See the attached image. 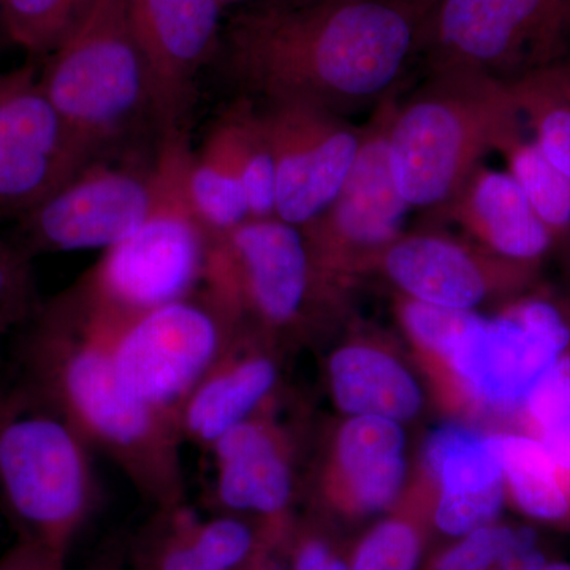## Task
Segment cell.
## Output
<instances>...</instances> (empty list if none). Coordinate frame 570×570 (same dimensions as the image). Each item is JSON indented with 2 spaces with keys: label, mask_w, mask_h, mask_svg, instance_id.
I'll use <instances>...</instances> for the list:
<instances>
[{
  "label": "cell",
  "mask_w": 570,
  "mask_h": 570,
  "mask_svg": "<svg viewBox=\"0 0 570 570\" xmlns=\"http://www.w3.org/2000/svg\"><path fill=\"white\" fill-rule=\"evenodd\" d=\"M407 438L403 423L374 415L347 417L337 430L326 485L352 508H390L406 483Z\"/></svg>",
  "instance_id": "obj_20"
},
{
  "label": "cell",
  "mask_w": 570,
  "mask_h": 570,
  "mask_svg": "<svg viewBox=\"0 0 570 570\" xmlns=\"http://www.w3.org/2000/svg\"><path fill=\"white\" fill-rule=\"evenodd\" d=\"M482 570H494V569H493V568H491V569H482Z\"/></svg>",
  "instance_id": "obj_46"
},
{
  "label": "cell",
  "mask_w": 570,
  "mask_h": 570,
  "mask_svg": "<svg viewBox=\"0 0 570 570\" xmlns=\"http://www.w3.org/2000/svg\"><path fill=\"white\" fill-rule=\"evenodd\" d=\"M154 171L91 160L21 217L26 250L73 253L118 245L154 204Z\"/></svg>",
  "instance_id": "obj_13"
},
{
  "label": "cell",
  "mask_w": 570,
  "mask_h": 570,
  "mask_svg": "<svg viewBox=\"0 0 570 570\" xmlns=\"http://www.w3.org/2000/svg\"><path fill=\"white\" fill-rule=\"evenodd\" d=\"M534 546L535 532L531 528L513 530L491 523L463 535L455 547L442 554L436 570L491 569L513 551Z\"/></svg>",
  "instance_id": "obj_34"
},
{
  "label": "cell",
  "mask_w": 570,
  "mask_h": 570,
  "mask_svg": "<svg viewBox=\"0 0 570 570\" xmlns=\"http://www.w3.org/2000/svg\"><path fill=\"white\" fill-rule=\"evenodd\" d=\"M420 558L417 531L401 520L377 524L360 543L351 570H415Z\"/></svg>",
  "instance_id": "obj_35"
},
{
  "label": "cell",
  "mask_w": 570,
  "mask_h": 570,
  "mask_svg": "<svg viewBox=\"0 0 570 570\" xmlns=\"http://www.w3.org/2000/svg\"><path fill=\"white\" fill-rule=\"evenodd\" d=\"M395 99L393 92L374 108L346 183L328 208L302 228L317 272L337 292L356 272L376 266L381 254L404 234L411 206L397 189L389 156Z\"/></svg>",
  "instance_id": "obj_10"
},
{
  "label": "cell",
  "mask_w": 570,
  "mask_h": 570,
  "mask_svg": "<svg viewBox=\"0 0 570 570\" xmlns=\"http://www.w3.org/2000/svg\"><path fill=\"white\" fill-rule=\"evenodd\" d=\"M269 2L302 3V2H309V0H269Z\"/></svg>",
  "instance_id": "obj_43"
},
{
  "label": "cell",
  "mask_w": 570,
  "mask_h": 570,
  "mask_svg": "<svg viewBox=\"0 0 570 570\" xmlns=\"http://www.w3.org/2000/svg\"><path fill=\"white\" fill-rule=\"evenodd\" d=\"M543 570H570V564H564V562H554V564H547V568Z\"/></svg>",
  "instance_id": "obj_42"
},
{
  "label": "cell",
  "mask_w": 570,
  "mask_h": 570,
  "mask_svg": "<svg viewBox=\"0 0 570 570\" xmlns=\"http://www.w3.org/2000/svg\"><path fill=\"white\" fill-rule=\"evenodd\" d=\"M190 157L184 130L163 132L153 163L151 212L71 285L88 305L119 324L186 298L200 287L212 236L187 195Z\"/></svg>",
  "instance_id": "obj_5"
},
{
  "label": "cell",
  "mask_w": 570,
  "mask_h": 570,
  "mask_svg": "<svg viewBox=\"0 0 570 570\" xmlns=\"http://www.w3.org/2000/svg\"><path fill=\"white\" fill-rule=\"evenodd\" d=\"M92 0H0L7 37L33 56H50L81 20Z\"/></svg>",
  "instance_id": "obj_28"
},
{
  "label": "cell",
  "mask_w": 570,
  "mask_h": 570,
  "mask_svg": "<svg viewBox=\"0 0 570 570\" xmlns=\"http://www.w3.org/2000/svg\"><path fill=\"white\" fill-rule=\"evenodd\" d=\"M508 163V171L530 202L554 243L570 238V181L547 159L523 130L512 135L498 149Z\"/></svg>",
  "instance_id": "obj_27"
},
{
  "label": "cell",
  "mask_w": 570,
  "mask_h": 570,
  "mask_svg": "<svg viewBox=\"0 0 570 570\" xmlns=\"http://www.w3.org/2000/svg\"><path fill=\"white\" fill-rule=\"evenodd\" d=\"M508 490L489 491L480 494H439L434 521L439 530L449 535H463L493 523L502 505Z\"/></svg>",
  "instance_id": "obj_36"
},
{
  "label": "cell",
  "mask_w": 570,
  "mask_h": 570,
  "mask_svg": "<svg viewBox=\"0 0 570 570\" xmlns=\"http://www.w3.org/2000/svg\"><path fill=\"white\" fill-rule=\"evenodd\" d=\"M438 0H261L236 14L225 59L266 104L313 105L346 118L395 92Z\"/></svg>",
  "instance_id": "obj_1"
},
{
  "label": "cell",
  "mask_w": 570,
  "mask_h": 570,
  "mask_svg": "<svg viewBox=\"0 0 570 570\" xmlns=\"http://www.w3.org/2000/svg\"><path fill=\"white\" fill-rule=\"evenodd\" d=\"M236 332L197 288L116 330L111 358L130 395L178 428L187 396L230 346Z\"/></svg>",
  "instance_id": "obj_9"
},
{
  "label": "cell",
  "mask_w": 570,
  "mask_h": 570,
  "mask_svg": "<svg viewBox=\"0 0 570 570\" xmlns=\"http://www.w3.org/2000/svg\"><path fill=\"white\" fill-rule=\"evenodd\" d=\"M186 184L190 205L212 238L249 219L238 171L217 124L200 151L193 153Z\"/></svg>",
  "instance_id": "obj_25"
},
{
  "label": "cell",
  "mask_w": 570,
  "mask_h": 570,
  "mask_svg": "<svg viewBox=\"0 0 570 570\" xmlns=\"http://www.w3.org/2000/svg\"><path fill=\"white\" fill-rule=\"evenodd\" d=\"M568 243H569V245H570V238L568 239Z\"/></svg>",
  "instance_id": "obj_47"
},
{
  "label": "cell",
  "mask_w": 570,
  "mask_h": 570,
  "mask_svg": "<svg viewBox=\"0 0 570 570\" xmlns=\"http://www.w3.org/2000/svg\"><path fill=\"white\" fill-rule=\"evenodd\" d=\"M523 130L509 81L468 67H431L406 99H395L389 156L411 208L438 212L483 157Z\"/></svg>",
  "instance_id": "obj_3"
},
{
  "label": "cell",
  "mask_w": 570,
  "mask_h": 570,
  "mask_svg": "<svg viewBox=\"0 0 570 570\" xmlns=\"http://www.w3.org/2000/svg\"><path fill=\"white\" fill-rule=\"evenodd\" d=\"M292 570H351L333 553L328 543L318 538H306L295 550Z\"/></svg>",
  "instance_id": "obj_38"
},
{
  "label": "cell",
  "mask_w": 570,
  "mask_h": 570,
  "mask_svg": "<svg viewBox=\"0 0 570 570\" xmlns=\"http://www.w3.org/2000/svg\"><path fill=\"white\" fill-rule=\"evenodd\" d=\"M273 403L214 442V498L223 512L277 527L295 497L291 441L277 425Z\"/></svg>",
  "instance_id": "obj_17"
},
{
  "label": "cell",
  "mask_w": 570,
  "mask_h": 570,
  "mask_svg": "<svg viewBox=\"0 0 570 570\" xmlns=\"http://www.w3.org/2000/svg\"><path fill=\"white\" fill-rule=\"evenodd\" d=\"M336 407L347 417L374 415L409 422L423 407L417 379L384 348L365 343L337 347L326 363Z\"/></svg>",
  "instance_id": "obj_21"
},
{
  "label": "cell",
  "mask_w": 570,
  "mask_h": 570,
  "mask_svg": "<svg viewBox=\"0 0 570 570\" xmlns=\"http://www.w3.org/2000/svg\"><path fill=\"white\" fill-rule=\"evenodd\" d=\"M92 159L32 67L0 73V219H21Z\"/></svg>",
  "instance_id": "obj_11"
},
{
  "label": "cell",
  "mask_w": 570,
  "mask_h": 570,
  "mask_svg": "<svg viewBox=\"0 0 570 570\" xmlns=\"http://www.w3.org/2000/svg\"><path fill=\"white\" fill-rule=\"evenodd\" d=\"M220 3L223 9H227V7L239 6V3H250V2H261V0H217Z\"/></svg>",
  "instance_id": "obj_41"
},
{
  "label": "cell",
  "mask_w": 570,
  "mask_h": 570,
  "mask_svg": "<svg viewBox=\"0 0 570 570\" xmlns=\"http://www.w3.org/2000/svg\"><path fill=\"white\" fill-rule=\"evenodd\" d=\"M129 562V540L111 538L97 551L86 570H124Z\"/></svg>",
  "instance_id": "obj_39"
},
{
  "label": "cell",
  "mask_w": 570,
  "mask_h": 570,
  "mask_svg": "<svg viewBox=\"0 0 570 570\" xmlns=\"http://www.w3.org/2000/svg\"><path fill=\"white\" fill-rule=\"evenodd\" d=\"M423 463L439 494H480L505 489L497 434L445 423L428 436Z\"/></svg>",
  "instance_id": "obj_22"
},
{
  "label": "cell",
  "mask_w": 570,
  "mask_h": 570,
  "mask_svg": "<svg viewBox=\"0 0 570 570\" xmlns=\"http://www.w3.org/2000/svg\"><path fill=\"white\" fill-rule=\"evenodd\" d=\"M420 52L513 81L570 55V0H438Z\"/></svg>",
  "instance_id": "obj_8"
},
{
  "label": "cell",
  "mask_w": 570,
  "mask_h": 570,
  "mask_svg": "<svg viewBox=\"0 0 570 570\" xmlns=\"http://www.w3.org/2000/svg\"><path fill=\"white\" fill-rule=\"evenodd\" d=\"M546 557L534 547H524L510 553L499 564V570H543L547 568Z\"/></svg>",
  "instance_id": "obj_40"
},
{
  "label": "cell",
  "mask_w": 570,
  "mask_h": 570,
  "mask_svg": "<svg viewBox=\"0 0 570 570\" xmlns=\"http://www.w3.org/2000/svg\"><path fill=\"white\" fill-rule=\"evenodd\" d=\"M521 417L527 433L538 439L570 480V352L532 390Z\"/></svg>",
  "instance_id": "obj_30"
},
{
  "label": "cell",
  "mask_w": 570,
  "mask_h": 570,
  "mask_svg": "<svg viewBox=\"0 0 570 570\" xmlns=\"http://www.w3.org/2000/svg\"><path fill=\"white\" fill-rule=\"evenodd\" d=\"M433 213L461 225L480 247L513 264L539 268L557 245L509 171L483 164Z\"/></svg>",
  "instance_id": "obj_19"
},
{
  "label": "cell",
  "mask_w": 570,
  "mask_h": 570,
  "mask_svg": "<svg viewBox=\"0 0 570 570\" xmlns=\"http://www.w3.org/2000/svg\"><path fill=\"white\" fill-rule=\"evenodd\" d=\"M67 554L18 539L0 557V570H66Z\"/></svg>",
  "instance_id": "obj_37"
},
{
  "label": "cell",
  "mask_w": 570,
  "mask_h": 570,
  "mask_svg": "<svg viewBox=\"0 0 570 570\" xmlns=\"http://www.w3.org/2000/svg\"><path fill=\"white\" fill-rule=\"evenodd\" d=\"M189 505L156 510L148 524L129 540L134 570H217L195 546Z\"/></svg>",
  "instance_id": "obj_29"
},
{
  "label": "cell",
  "mask_w": 570,
  "mask_h": 570,
  "mask_svg": "<svg viewBox=\"0 0 570 570\" xmlns=\"http://www.w3.org/2000/svg\"><path fill=\"white\" fill-rule=\"evenodd\" d=\"M396 314L406 335L422 351L438 356L442 362L452 355L461 337L479 316L478 311L428 305L403 295L397 302Z\"/></svg>",
  "instance_id": "obj_32"
},
{
  "label": "cell",
  "mask_w": 570,
  "mask_h": 570,
  "mask_svg": "<svg viewBox=\"0 0 570 570\" xmlns=\"http://www.w3.org/2000/svg\"><path fill=\"white\" fill-rule=\"evenodd\" d=\"M261 570H284V569H279V568H264V569H261Z\"/></svg>",
  "instance_id": "obj_45"
},
{
  "label": "cell",
  "mask_w": 570,
  "mask_h": 570,
  "mask_svg": "<svg viewBox=\"0 0 570 570\" xmlns=\"http://www.w3.org/2000/svg\"><path fill=\"white\" fill-rule=\"evenodd\" d=\"M376 268L401 295L461 311L493 298L512 302L534 288L539 273L438 232H404L381 254Z\"/></svg>",
  "instance_id": "obj_14"
},
{
  "label": "cell",
  "mask_w": 570,
  "mask_h": 570,
  "mask_svg": "<svg viewBox=\"0 0 570 570\" xmlns=\"http://www.w3.org/2000/svg\"><path fill=\"white\" fill-rule=\"evenodd\" d=\"M118 322L89 306L75 288L40 305L22 330V376L31 381L104 453L154 510L186 504L178 428L124 387L110 340Z\"/></svg>",
  "instance_id": "obj_2"
},
{
  "label": "cell",
  "mask_w": 570,
  "mask_h": 570,
  "mask_svg": "<svg viewBox=\"0 0 570 570\" xmlns=\"http://www.w3.org/2000/svg\"><path fill=\"white\" fill-rule=\"evenodd\" d=\"M149 85V110L163 132L183 129L198 75L219 47L217 0H126Z\"/></svg>",
  "instance_id": "obj_15"
},
{
  "label": "cell",
  "mask_w": 570,
  "mask_h": 570,
  "mask_svg": "<svg viewBox=\"0 0 570 570\" xmlns=\"http://www.w3.org/2000/svg\"><path fill=\"white\" fill-rule=\"evenodd\" d=\"M94 453L31 381L0 382V501L18 539L69 557L99 505Z\"/></svg>",
  "instance_id": "obj_4"
},
{
  "label": "cell",
  "mask_w": 570,
  "mask_h": 570,
  "mask_svg": "<svg viewBox=\"0 0 570 570\" xmlns=\"http://www.w3.org/2000/svg\"><path fill=\"white\" fill-rule=\"evenodd\" d=\"M217 126L224 132L238 171L249 219L276 217L275 159L261 110L250 102L238 104L223 116Z\"/></svg>",
  "instance_id": "obj_26"
},
{
  "label": "cell",
  "mask_w": 570,
  "mask_h": 570,
  "mask_svg": "<svg viewBox=\"0 0 570 570\" xmlns=\"http://www.w3.org/2000/svg\"><path fill=\"white\" fill-rule=\"evenodd\" d=\"M198 291L236 330L273 344L340 295L317 272L302 228L277 217L247 219L214 236Z\"/></svg>",
  "instance_id": "obj_6"
},
{
  "label": "cell",
  "mask_w": 570,
  "mask_h": 570,
  "mask_svg": "<svg viewBox=\"0 0 570 570\" xmlns=\"http://www.w3.org/2000/svg\"><path fill=\"white\" fill-rule=\"evenodd\" d=\"M510 86L532 140L570 181V55Z\"/></svg>",
  "instance_id": "obj_24"
},
{
  "label": "cell",
  "mask_w": 570,
  "mask_h": 570,
  "mask_svg": "<svg viewBox=\"0 0 570 570\" xmlns=\"http://www.w3.org/2000/svg\"><path fill=\"white\" fill-rule=\"evenodd\" d=\"M561 356L508 305L493 317L479 314L445 365L480 407L521 415L532 390Z\"/></svg>",
  "instance_id": "obj_16"
},
{
  "label": "cell",
  "mask_w": 570,
  "mask_h": 570,
  "mask_svg": "<svg viewBox=\"0 0 570 570\" xmlns=\"http://www.w3.org/2000/svg\"><path fill=\"white\" fill-rule=\"evenodd\" d=\"M279 377L275 344L257 333L238 330L183 404L178 415L183 441L212 449L232 428L273 403Z\"/></svg>",
  "instance_id": "obj_18"
},
{
  "label": "cell",
  "mask_w": 570,
  "mask_h": 570,
  "mask_svg": "<svg viewBox=\"0 0 570 570\" xmlns=\"http://www.w3.org/2000/svg\"><path fill=\"white\" fill-rule=\"evenodd\" d=\"M195 546L217 570H250L261 550V532L239 513L223 512L200 519L190 510Z\"/></svg>",
  "instance_id": "obj_31"
},
{
  "label": "cell",
  "mask_w": 570,
  "mask_h": 570,
  "mask_svg": "<svg viewBox=\"0 0 570 570\" xmlns=\"http://www.w3.org/2000/svg\"><path fill=\"white\" fill-rule=\"evenodd\" d=\"M261 112L275 159V216L306 227L346 183L358 156L363 127L306 104H266Z\"/></svg>",
  "instance_id": "obj_12"
},
{
  "label": "cell",
  "mask_w": 570,
  "mask_h": 570,
  "mask_svg": "<svg viewBox=\"0 0 570 570\" xmlns=\"http://www.w3.org/2000/svg\"><path fill=\"white\" fill-rule=\"evenodd\" d=\"M71 132L96 156L149 110V85L126 0H92L40 75Z\"/></svg>",
  "instance_id": "obj_7"
},
{
  "label": "cell",
  "mask_w": 570,
  "mask_h": 570,
  "mask_svg": "<svg viewBox=\"0 0 570 570\" xmlns=\"http://www.w3.org/2000/svg\"><path fill=\"white\" fill-rule=\"evenodd\" d=\"M566 306H568L569 316H570V299H566Z\"/></svg>",
  "instance_id": "obj_44"
},
{
  "label": "cell",
  "mask_w": 570,
  "mask_h": 570,
  "mask_svg": "<svg viewBox=\"0 0 570 570\" xmlns=\"http://www.w3.org/2000/svg\"><path fill=\"white\" fill-rule=\"evenodd\" d=\"M31 254L0 238V346L39 311Z\"/></svg>",
  "instance_id": "obj_33"
},
{
  "label": "cell",
  "mask_w": 570,
  "mask_h": 570,
  "mask_svg": "<svg viewBox=\"0 0 570 570\" xmlns=\"http://www.w3.org/2000/svg\"><path fill=\"white\" fill-rule=\"evenodd\" d=\"M505 489L517 508L540 521H561L570 513V480L546 448L524 433H498Z\"/></svg>",
  "instance_id": "obj_23"
}]
</instances>
